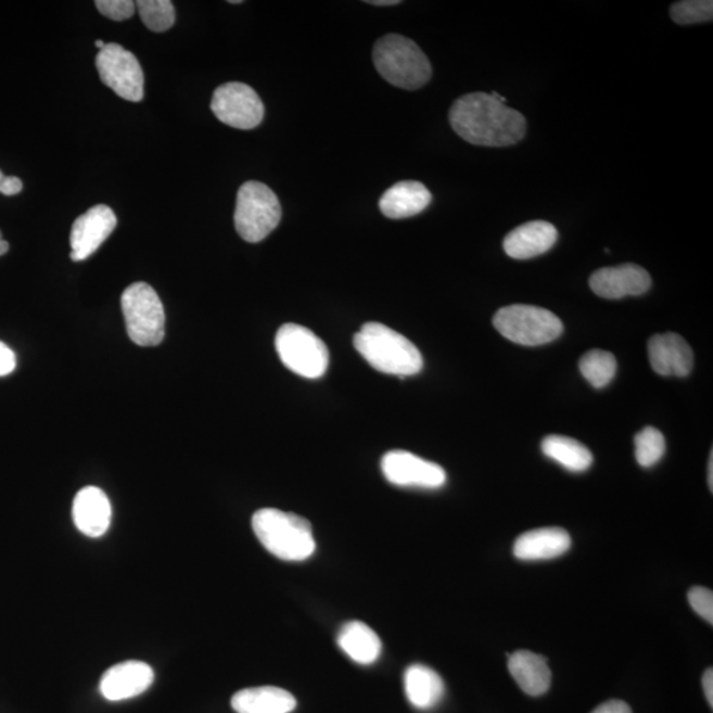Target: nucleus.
I'll return each mask as SVG.
<instances>
[{
	"label": "nucleus",
	"instance_id": "nucleus-1",
	"mask_svg": "<svg viewBox=\"0 0 713 713\" xmlns=\"http://www.w3.org/2000/svg\"><path fill=\"white\" fill-rule=\"evenodd\" d=\"M448 117L457 136L481 148H509L521 142L527 131L525 115L484 91L457 99Z\"/></svg>",
	"mask_w": 713,
	"mask_h": 713
},
{
	"label": "nucleus",
	"instance_id": "nucleus-2",
	"mask_svg": "<svg viewBox=\"0 0 713 713\" xmlns=\"http://www.w3.org/2000/svg\"><path fill=\"white\" fill-rule=\"evenodd\" d=\"M355 347L370 367L381 373L411 377L423 369V357L418 347L404 334L381 322H367L359 329Z\"/></svg>",
	"mask_w": 713,
	"mask_h": 713
},
{
	"label": "nucleus",
	"instance_id": "nucleus-3",
	"mask_svg": "<svg viewBox=\"0 0 713 713\" xmlns=\"http://www.w3.org/2000/svg\"><path fill=\"white\" fill-rule=\"evenodd\" d=\"M253 530L268 552L289 562H302L316 551L313 526L301 515L262 509L253 515Z\"/></svg>",
	"mask_w": 713,
	"mask_h": 713
},
{
	"label": "nucleus",
	"instance_id": "nucleus-4",
	"mask_svg": "<svg viewBox=\"0 0 713 713\" xmlns=\"http://www.w3.org/2000/svg\"><path fill=\"white\" fill-rule=\"evenodd\" d=\"M373 63L385 81L404 90L423 88L432 77V66L422 48L398 34H389L375 41Z\"/></svg>",
	"mask_w": 713,
	"mask_h": 713
},
{
	"label": "nucleus",
	"instance_id": "nucleus-5",
	"mask_svg": "<svg viewBox=\"0 0 713 713\" xmlns=\"http://www.w3.org/2000/svg\"><path fill=\"white\" fill-rule=\"evenodd\" d=\"M282 219V205L264 182L247 181L237 193L234 225L242 240L258 243L270 235Z\"/></svg>",
	"mask_w": 713,
	"mask_h": 713
},
{
	"label": "nucleus",
	"instance_id": "nucleus-6",
	"mask_svg": "<svg viewBox=\"0 0 713 713\" xmlns=\"http://www.w3.org/2000/svg\"><path fill=\"white\" fill-rule=\"evenodd\" d=\"M127 334L139 346H157L166 336V313L156 291L138 282L127 288L120 297Z\"/></svg>",
	"mask_w": 713,
	"mask_h": 713
},
{
	"label": "nucleus",
	"instance_id": "nucleus-7",
	"mask_svg": "<svg viewBox=\"0 0 713 713\" xmlns=\"http://www.w3.org/2000/svg\"><path fill=\"white\" fill-rule=\"evenodd\" d=\"M493 324L511 343L538 346L562 336L563 322L551 310L513 304L497 310Z\"/></svg>",
	"mask_w": 713,
	"mask_h": 713
},
{
	"label": "nucleus",
	"instance_id": "nucleus-8",
	"mask_svg": "<svg viewBox=\"0 0 713 713\" xmlns=\"http://www.w3.org/2000/svg\"><path fill=\"white\" fill-rule=\"evenodd\" d=\"M276 347L280 361L295 374L316 380L327 373L328 347L308 328L292 322L280 327Z\"/></svg>",
	"mask_w": 713,
	"mask_h": 713
},
{
	"label": "nucleus",
	"instance_id": "nucleus-9",
	"mask_svg": "<svg viewBox=\"0 0 713 713\" xmlns=\"http://www.w3.org/2000/svg\"><path fill=\"white\" fill-rule=\"evenodd\" d=\"M101 81L120 99L140 102L144 97V75L136 54L110 42L96 58Z\"/></svg>",
	"mask_w": 713,
	"mask_h": 713
},
{
	"label": "nucleus",
	"instance_id": "nucleus-10",
	"mask_svg": "<svg viewBox=\"0 0 713 713\" xmlns=\"http://www.w3.org/2000/svg\"><path fill=\"white\" fill-rule=\"evenodd\" d=\"M211 109L224 125L253 130L265 118V105L257 91L243 82H227L213 93Z\"/></svg>",
	"mask_w": 713,
	"mask_h": 713
},
{
	"label": "nucleus",
	"instance_id": "nucleus-11",
	"mask_svg": "<svg viewBox=\"0 0 713 713\" xmlns=\"http://www.w3.org/2000/svg\"><path fill=\"white\" fill-rule=\"evenodd\" d=\"M381 469L389 483L396 486L438 489L447 483V473L441 466L407 450L387 453L382 457Z\"/></svg>",
	"mask_w": 713,
	"mask_h": 713
},
{
	"label": "nucleus",
	"instance_id": "nucleus-12",
	"mask_svg": "<svg viewBox=\"0 0 713 713\" xmlns=\"http://www.w3.org/2000/svg\"><path fill=\"white\" fill-rule=\"evenodd\" d=\"M117 216L107 205H96L79 216L71 231V258L73 262L88 259L117 228Z\"/></svg>",
	"mask_w": 713,
	"mask_h": 713
},
{
	"label": "nucleus",
	"instance_id": "nucleus-13",
	"mask_svg": "<svg viewBox=\"0 0 713 713\" xmlns=\"http://www.w3.org/2000/svg\"><path fill=\"white\" fill-rule=\"evenodd\" d=\"M589 288L597 296L617 301L646 294L651 288V277L644 267L634 264L606 267L593 273Z\"/></svg>",
	"mask_w": 713,
	"mask_h": 713
},
{
	"label": "nucleus",
	"instance_id": "nucleus-14",
	"mask_svg": "<svg viewBox=\"0 0 713 713\" xmlns=\"http://www.w3.org/2000/svg\"><path fill=\"white\" fill-rule=\"evenodd\" d=\"M154 680L155 673L149 663L126 661L114 664L102 675L100 691L110 702H120L148 691Z\"/></svg>",
	"mask_w": 713,
	"mask_h": 713
},
{
	"label": "nucleus",
	"instance_id": "nucleus-15",
	"mask_svg": "<svg viewBox=\"0 0 713 713\" xmlns=\"http://www.w3.org/2000/svg\"><path fill=\"white\" fill-rule=\"evenodd\" d=\"M651 368L663 377H687L693 368V353L676 333L654 334L648 344Z\"/></svg>",
	"mask_w": 713,
	"mask_h": 713
},
{
	"label": "nucleus",
	"instance_id": "nucleus-16",
	"mask_svg": "<svg viewBox=\"0 0 713 713\" xmlns=\"http://www.w3.org/2000/svg\"><path fill=\"white\" fill-rule=\"evenodd\" d=\"M72 513L79 532L90 538H100L107 533L113 510L105 492L87 486L77 493Z\"/></svg>",
	"mask_w": 713,
	"mask_h": 713
},
{
	"label": "nucleus",
	"instance_id": "nucleus-17",
	"mask_svg": "<svg viewBox=\"0 0 713 713\" xmlns=\"http://www.w3.org/2000/svg\"><path fill=\"white\" fill-rule=\"evenodd\" d=\"M558 230L547 221H532L511 230L504 240L505 253L513 259H532L551 250L558 241Z\"/></svg>",
	"mask_w": 713,
	"mask_h": 713
},
{
	"label": "nucleus",
	"instance_id": "nucleus-18",
	"mask_svg": "<svg viewBox=\"0 0 713 713\" xmlns=\"http://www.w3.org/2000/svg\"><path fill=\"white\" fill-rule=\"evenodd\" d=\"M431 203L432 194L422 182L399 181L382 194L380 211L387 218L404 219L420 215Z\"/></svg>",
	"mask_w": 713,
	"mask_h": 713
},
{
	"label": "nucleus",
	"instance_id": "nucleus-19",
	"mask_svg": "<svg viewBox=\"0 0 713 713\" xmlns=\"http://www.w3.org/2000/svg\"><path fill=\"white\" fill-rule=\"evenodd\" d=\"M571 544V536L563 529H536L518 536L513 551L515 558L535 562L562 557L570 550Z\"/></svg>",
	"mask_w": 713,
	"mask_h": 713
},
{
	"label": "nucleus",
	"instance_id": "nucleus-20",
	"mask_svg": "<svg viewBox=\"0 0 713 713\" xmlns=\"http://www.w3.org/2000/svg\"><path fill=\"white\" fill-rule=\"evenodd\" d=\"M296 705L294 695L273 686L245 688L231 698L237 713H291Z\"/></svg>",
	"mask_w": 713,
	"mask_h": 713
},
{
	"label": "nucleus",
	"instance_id": "nucleus-21",
	"mask_svg": "<svg viewBox=\"0 0 713 713\" xmlns=\"http://www.w3.org/2000/svg\"><path fill=\"white\" fill-rule=\"evenodd\" d=\"M509 672L530 697H540L550 690L551 670L545 657L526 650L517 651L509 658Z\"/></svg>",
	"mask_w": 713,
	"mask_h": 713
},
{
	"label": "nucleus",
	"instance_id": "nucleus-22",
	"mask_svg": "<svg viewBox=\"0 0 713 713\" xmlns=\"http://www.w3.org/2000/svg\"><path fill=\"white\" fill-rule=\"evenodd\" d=\"M404 680L408 702L418 710L435 709L446 693L442 676L424 664L417 663L408 667Z\"/></svg>",
	"mask_w": 713,
	"mask_h": 713
},
{
	"label": "nucleus",
	"instance_id": "nucleus-23",
	"mask_svg": "<svg viewBox=\"0 0 713 713\" xmlns=\"http://www.w3.org/2000/svg\"><path fill=\"white\" fill-rule=\"evenodd\" d=\"M338 645L353 662L374 663L381 655L382 642L378 634L361 621H351L341 627Z\"/></svg>",
	"mask_w": 713,
	"mask_h": 713
},
{
	"label": "nucleus",
	"instance_id": "nucleus-24",
	"mask_svg": "<svg viewBox=\"0 0 713 713\" xmlns=\"http://www.w3.org/2000/svg\"><path fill=\"white\" fill-rule=\"evenodd\" d=\"M542 450H544L548 459L557 461L558 464L571 472H585L594 462V456L590 454V450L572 437L560 435L547 436L542 442Z\"/></svg>",
	"mask_w": 713,
	"mask_h": 713
},
{
	"label": "nucleus",
	"instance_id": "nucleus-25",
	"mask_svg": "<svg viewBox=\"0 0 713 713\" xmlns=\"http://www.w3.org/2000/svg\"><path fill=\"white\" fill-rule=\"evenodd\" d=\"M578 369L590 385L602 389L613 381L617 371V361L612 353L596 349L585 353L578 362Z\"/></svg>",
	"mask_w": 713,
	"mask_h": 713
},
{
	"label": "nucleus",
	"instance_id": "nucleus-26",
	"mask_svg": "<svg viewBox=\"0 0 713 713\" xmlns=\"http://www.w3.org/2000/svg\"><path fill=\"white\" fill-rule=\"evenodd\" d=\"M137 9L144 26L154 33H164L175 24V5L170 0H139Z\"/></svg>",
	"mask_w": 713,
	"mask_h": 713
},
{
	"label": "nucleus",
	"instance_id": "nucleus-27",
	"mask_svg": "<svg viewBox=\"0 0 713 713\" xmlns=\"http://www.w3.org/2000/svg\"><path fill=\"white\" fill-rule=\"evenodd\" d=\"M636 447V459L638 464L644 468H651L660 462L664 453H666V441L660 430L654 426H645L634 438Z\"/></svg>",
	"mask_w": 713,
	"mask_h": 713
},
{
	"label": "nucleus",
	"instance_id": "nucleus-28",
	"mask_svg": "<svg viewBox=\"0 0 713 713\" xmlns=\"http://www.w3.org/2000/svg\"><path fill=\"white\" fill-rule=\"evenodd\" d=\"M670 16L679 26L709 23L713 21V2L712 0H684V2H676L670 8Z\"/></svg>",
	"mask_w": 713,
	"mask_h": 713
},
{
	"label": "nucleus",
	"instance_id": "nucleus-29",
	"mask_svg": "<svg viewBox=\"0 0 713 713\" xmlns=\"http://www.w3.org/2000/svg\"><path fill=\"white\" fill-rule=\"evenodd\" d=\"M96 8L109 20L122 22L136 14L137 3L131 0H97Z\"/></svg>",
	"mask_w": 713,
	"mask_h": 713
},
{
	"label": "nucleus",
	"instance_id": "nucleus-30",
	"mask_svg": "<svg viewBox=\"0 0 713 713\" xmlns=\"http://www.w3.org/2000/svg\"><path fill=\"white\" fill-rule=\"evenodd\" d=\"M688 601H690V606L700 617L704 619L710 625L713 624V594L711 589L693 587L688 593Z\"/></svg>",
	"mask_w": 713,
	"mask_h": 713
},
{
	"label": "nucleus",
	"instance_id": "nucleus-31",
	"mask_svg": "<svg viewBox=\"0 0 713 713\" xmlns=\"http://www.w3.org/2000/svg\"><path fill=\"white\" fill-rule=\"evenodd\" d=\"M16 369V355L9 345L0 341V377L10 375Z\"/></svg>",
	"mask_w": 713,
	"mask_h": 713
},
{
	"label": "nucleus",
	"instance_id": "nucleus-32",
	"mask_svg": "<svg viewBox=\"0 0 713 713\" xmlns=\"http://www.w3.org/2000/svg\"><path fill=\"white\" fill-rule=\"evenodd\" d=\"M23 191V181L16 176H5L2 187H0V193L4 196H15Z\"/></svg>",
	"mask_w": 713,
	"mask_h": 713
},
{
	"label": "nucleus",
	"instance_id": "nucleus-33",
	"mask_svg": "<svg viewBox=\"0 0 713 713\" xmlns=\"http://www.w3.org/2000/svg\"><path fill=\"white\" fill-rule=\"evenodd\" d=\"M593 713H633L631 706L623 700H609V702L597 706Z\"/></svg>",
	"mask_w": 713,
	"mask_h": 713
},
{
	"label": "nucleus",
	"instance_id": "nucleus-34",
	"mask_svg": "<svg viewBox=\"0 0 713 713\" xmlns=\"http://www.w3.org/2000/svg\"><path fill=\"white\" fill-rule=\"evenodd\" d=\"M703 690L705 693L706 702L713 706V672L712 669L706 670L703 676Z\"/></svg>",
	"mask_w": 713,
	"mask_h": 713
},
{
	"label": "nucleus",
	"instance_id": "nucleus-35",
	"mask_svg": "<svg viewBox=\"0 0 713 713\" xmlns=\"http://www.w3.org/2000/svg\"><path fill=\"white\" fill-rule=\"evenodd\" d=\"M371 5H380V8H386V5H398L400 4V0H369V2H365Z\"/></svg>",
	"mask_w": 713,
	"mask_h": 713
},
{
	"label": "nucleus",
	"instance_id": "nucleus-36",
	"mask_svg": "<svg viewBox=\"0 0 713 713\" xmlns=\"http://www.w3.org/2000/svg\"><path fill=\"white\" fill-rule=\"evenodd\" d=\"M9 250V242L3 240L2 231H0V257H2L4 254H8Z\"/></svg>",
	"mask_w": 713,
	"mask_h": 713
},
{
	"label": "nucleus",
	"instance_id": "nucleus-37",
	"mask_svg": "<svg viewBox=\"0 0 713 713\" xmlns=\"http://www.w3.org/2000/svg\"><path fill=\"white\" fill-rule=\"evenodd\" d=\"M709 468H710L709 484H710V489L713 491V453H711L710 456Z\"/></svg>",
	"mask_w": 713,
	"mask_h": 713
},
{
	"label": "nucleus",
	"instance_id": "nucleus-38",
	"mask_svg": "<svg viewBox=\"0 0 713 713\" xmlns=\"http://www.w3.org/2000/svg\"><path fill=\"white\" fill-rule=\"evenodd\" d=\"M105 46H106L105 41H102V40H97L96 41V47L99 48L100 51L103 50V48H105Z\"/></svg>",
	"mask_w": 713,
	"mask_h": 713
},
{
	"label": "nucleus",
	"instance_id": "nucleus-39",
	"mask_svg": "<svg viewBox=\"0 0 713 713\" xmlns=\"http://www.w3.org/2000/svg\"><path fill=\"white\" fill-rule=\"evenodd\" d=\"M4 178H5V175L2 173V170H0V187H2V182H3Z\"/></svg>",
	"mask_w": 713,
	"mask_h": 713
},
{
	"label": "nucleus",
	"instance_id": "nucleus-40",
	"mask_svg": "<svg viewBox=\"0 0 713 713\" xmlns=\"http://www.w3.org/2000/svg\"><path fill=\"white\" fill-rule=\"evenodd\" d=\"M230 4H241L242 0H229Z\"/></svg>",
	"mask_w": 713,
	"mask_h": 713
}]
</instances>
